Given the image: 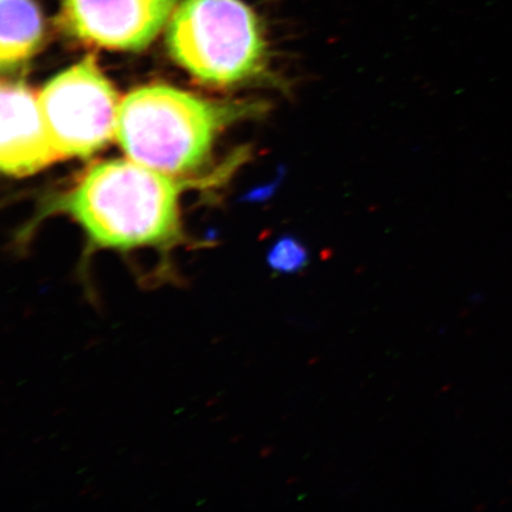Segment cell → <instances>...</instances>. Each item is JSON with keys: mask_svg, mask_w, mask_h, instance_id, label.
I'll list each match as a JSON object with an SVG mask.
<instances>
[{"mask_svg": "<svg viewBox=\"0 0 512 512\" xmlns=\"http://www.w3.org/2000/svg\"><path fill=\"white\" fill-rule=\"evenodd\" d=\"M120 102L94 55L56 75L38 95L49 138L63 159L88 158L110 144Z\"/></svg>", "mask_w": 512, "mask_h": 512, "instance_id": "obj_4", "label": "cell"}, {"mask_svg": "<svg viewBox=\"0 0 512 512\" xmlns=\"http://www.w3.org/2000/svg\"><path fill=\"white\" fill-rule=\"evenodd\" d=\"M165 42L172 60L207 85L234 87L273 78L264 27L243 0H182Z\"/></svg>", "mask_w": 512, "mask_h": 512, "instance_id": "obj_3", "label": "cell"}, {"mask_svg": "<svg viewBox=\"0 0 512 512\" xmlns=\"http://www.w3.org/2000/svg\"><path fill=\"white\" fill-rule=\"evenodd\" d=\"M266 110L261 101H211L174 87L146 86L120 102L115 137L133 162L177 177L208 162L224 128Z\"/></svg>", "mask_w": 512, "mask_h": 512, "instance_id": "obj_2", "label": "cell"}, {"mask_svg": "<svg viewBox=\"0 0 512 512\" xmlns=\"http://www.w3.org/2000/svg\"><path fill=\"white\" fill-rule=\"evenodd\" d=\"M309 262V249L302 240L292 235L281 236L267 253V265L278 274L302 272Z\"/></svg>", "mask_w": 512, "mask_h": 512, "instance_id": "obj_8", "label": "cell"}, {"mask_svg": "<svg viewBox=\"0 0 512 512\" xmlns=\"http://www.w3.org/2000/svg\"><path fill=\"white\" fill-rule=\"evenodd\" d=\"M179 0H61L57 25L86 46L142 51L170 21Z\"/></svg>", "mask_w": 512, "mask_h": 512, "instance_id": "obj_5", "label": "cell"}, {"mask_svg": "<svg viewBox=\"0 0 512 512\" xmlns=\"http://www.w3.org/2000/svg\"><path fill=\"white\" fill-rule=\"evenodd\" d=\"M189 185L133 160L94 164L60 201L95 248L165 252L182 243L179 195Z\"/></svg>", "mask_w": 512, "mask_h": 512, "instance_id": "obj_1", "label": "cell"}, {"mask_svg": "<svg viewBox=\"0 0 512 512\" xmlns=\"http://www.w3.org/2000/svg\"><path fill=\"white\" fill-rule=\"evenodd\" d=\"M0 166L4 174L25 177L62 160L49 138L41 108L22 81L2 82Z\"/></svg>", "mask_w": 512, "mask_h": 512, "instance_id": "obj_6", "label": "cell"}, {"mask_svg": "<svg viewBox=\"0 0 512 512\" xmlns=\"http://www.w3.org/2000/svg\"><path fill=\"white\" fill-rule=\"evenodd\" d=\"M0 67L11 72L41 48L44 24L35 0H0Z\"/></svg>", "mask_w": 512, "mask_h": 512, "instance_id": "obj_7", "label": "cell"}]
</instances>
